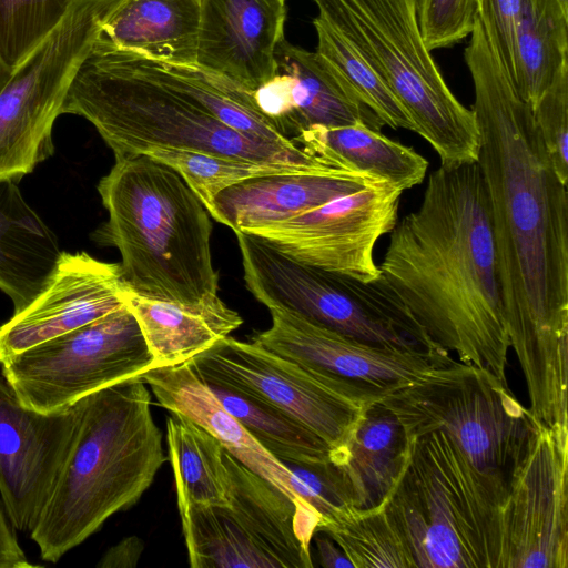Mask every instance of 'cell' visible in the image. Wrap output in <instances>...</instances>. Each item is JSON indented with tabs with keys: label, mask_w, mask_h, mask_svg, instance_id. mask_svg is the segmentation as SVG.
Wrapping results in <instances>:
<instances>
[{
	"label": "cell",
	"mask_w": 568,
	"mask_h": 568,
	"mask_svg": "<svg viewBox=\"0 0 568 568\" xmlns=\"http://www.w3.org/2000/svg\"><path fill=\"white\" fill-rule=\"evenodd\" d=\"M479 133L476 162L488 196L510 347L529 410L567 412L568 190L557 175L532 106L514 88L478 19L464 52Z\"/></svg>",
	"instance_id": "6da1fadb"
},
{
	"label": "cell",
	"mask_w": 568,
	"mask_h": 568,
	"mask_svg": "<svg viewBox=\"0 0 568 568\" xmlns=\"http://www.w3.org/2000/svg\"><path fill=\"white\" fill-rule=\"evenodd\" d=\"M381 278L430 341L507 383L510 348L486 186L477 162L439 166L390 232Z\"/></svg>",
	"instance_id": "7a4b0ae2"
},
{
	"label": "cell",
	"mask_w": 568,
	"mask_h": 568,
	"mask_svg": "<svg viewBox=\"0 0 568 568\" xmlns=\"http://www.w3.org/2000/svg\"><path fill=\"white\" fill-rule=\"evenodd\" d=\"M89 121L115 159L152 149L200 151L313 173L348 171L304 148L253 140L230 128L179 88L161 61L122 49L102 34L80 65L62 114Z\"/></svg>",
	"instance_id": "3957f363"
},
{
	"label": "cell",
	"mask_w": 568,
	"mask_h": 568,
	"mask_svg": "<svg viewBox=\"0 0 568 568\" xmlns=\"http://www.w3.org/2000/svg\"><path fill=\"white\" fill-rule=\"evenodd\" d=\"M98 192L109 217L92 237L119 250L128 290L210 312L231 310L219 296L211 215L178 171L144 154L115 159Z\"/></svg>",
	"instance_id": "277c9868"
},
{
	"label": "cell",
	"mask_w": 568,
	"mask_h": 568,
	"mask_svg": "<svg viewBox=\"0 0 568 568\" xmlns=\"http://www.w3.org/2000/svg\"><path fill=\"white\" fill-rule=\"evenodd\" d=\"M141 377L80 400L73 443L30 537L58 562L108 518L133 506L168 457Z\"/></svg>",
	"instance_id": "5b68a950"
},
{
	"label": "cell",
	"mask_w": 568,
	"mask_h": 568,
	"mask_svg": "<svg viewBox=\"0 0 568 568\" xmlns=\"http://www.w3.org/2000/svg\"><path fill=\"white\" fill-rule=\"evenodd\" d=\"M506 490L436 430L410 439L408 462L384 507L412 568H503Z\"/></svg>",
	"instance_id": "8992f818"
},
{
	"label": "cell",
	"mask_w": 568,
	"mask_h": 568,
	"mask_svg": "<svg viewBox=\"0 0 568 568\" xmlns=\"http://www.w3.org/2000/svg\"><path fill=\"white\" fill-rule=\"evenodd\" d=\"M326 21L387 84L442 166L475 162L474 112L448 88L423 41L413 0H313Z\"/></svg>",
	"instance_id": "52a82bcc"
},
{
	"label": "cell",
	"mask_w": 568,
	"mask_h": 568,
	"mask_svg": "<svg viewBox=\"0 0 568 568\" xmlns=\"http://www.w3.org/2000/svg\"><path fill=\"white\" fill-rule=\"evenodd\" d=\"M409 439L446 434L470 464L507 489L539 420L490 371L454 361L385 394Z\"/></svg>",
	"instance_id": "ba28073f"
},
{
	"label": "cell",
	"mask_w": 568,
	"mask_h": 568,
	"mask_svg": "<svg viewBox=\"0 0 568 568\" xmlns=\"http://www.w3.org/2000/svg\"><path fill=\"white\" fill-rule=\"evenodd\" d=\"M235 235L246 287L267 308L292 311L372 345L444 351L430 341L381 275L363 282L297 262L255 235Z\"/></svg>",
	"instance_id": "9c48e42d"
},
{
	"label": "cell",
	"mask_w": 568,
	"mask_h": 568,
	"mask_svg": "<svg viewBox=\"0 0 568 568\" xmlns=\"http://www.w3.org/2000/svg\"><path fill=\"white\" fill-rule=\"evenodd\" d=\"M230 500L179 509L192 568H312L320 515L248 469L226 449Z\"/></svg>",
	"instance_id": "30bf717a"
},
{
	"label": "cell",
	"mask_w": 568,
	"mask_h": 568,
	"mask_svg": "<svg viewBox=\"0 0 568 568\" xmlns=\"http://www.w3.org/2000/svg\"><path fill=\"white\" fill-rule=\"evenodd\" d=\"M186 363L204 383L254 396L288 414L329 446L337 466L346 460L347 443L365 412L384 396L230 335Z\"/></svg>",
	"instance_id": "8fae6325"
},
{
	"label": "cell",
	"mask_w": 568,
	"mask_h": 568,
	"mask_svg": "<svg viewBox=\"0 0 568 568\" xmlns=\"http://www.w3.org/2000/svg\"><path fill=\"white\" fill-rule=\"evenodd\" d=\"M121 0H75L0 91V179L20 180L53 153L52 129L103 22Z\"/></svg>",
	"instance_id": "7c38bea8"
},
{
	"label": "cell",
	"mask_w": 568,
	"mask_h": 568,
	"mask_svg": "<svg viewBox=\"0 0 568 568\" xmlns=\"http://www.w3.org/2000/svg\"><path fill=\"white\" fill-rule=\"evenodd\" d=\"M154 367L139 323L124 304L4 361L1 375L21 405L53 413Z\"/></svg>",
	"instance_id": "4fadbf2b"
},
{
	"label": "cell",
	"mask_w": 568,
	"mask_h": 568,
	"mask_svg": "<svg viewBox=\"0 0 568 568\" xmlns=\"http://www.w3.org/2000/svg\"><path fill=\"white\" fill-rule=\"evenodd\" d=\"M403 192L378 181L248 234L303 264L372 282L381 275L375 245L395 227Z\"/></svg>",
	"instance_id": "5bb4252c"
},
{
	"label": "cell",
	"mask_w": 568,
	"mask_h": 568,
	"mask_svg": "<svg viewBox=\"0 0 568 568\" xmlns=\"http://www.w3.org/2000/svg\"><path fill=\"white\" fill-rule=\"evenodd\" d=\"M503 568L568 567V429L538 423L501 506Z\"/></svg>",
	"instance_id": "9a60e30c"
},
{
	"label": "cell",
	"mask_w": 568,
	"mask_h": 568,
	"mask_svg": "<svg viewBox=\"0 0 568 568\" xmlns=\"http://www.w3.org/2000/svg\"><path fill=\"white\" fill-rule=\"evenodd\" d=\"M268 311L272 325L254 335L251 342L384 395L455 361L444 351L372 345L315 324L292 311Z\"/></svg>",
	"instance_id": "2e32d148"
},
{
	"label": "cell",
	"mask_w": 568,
	"mask_h": 568,
	"mask_svg": "<svg viewBox=\"0 0 568 568\" xmlns=\"http://www.w3.org/2000/svg\"><path fill=\"white\" fill-rule=\"evenodd\" d=\"M80 400L63 410L24 407L0 376V498L13 528L30 531L74 439Z\"/></svg>",
	"instance_id": "e0dca14e"
},
{
	"label": "cell",
	"mask_w": 568,
	"mask_h": 568,
	"mask_svg": "<svg viewBox=\"0 0 568 568\" xmlns=\"http://www.w3.org/2000/svg\"><path fill=\"white\" fill-rule=\"evenodd\" d=\"M125 290L120 264L63 252L45 288L0 326V364L120 308Z\"/></svg>",
	"instance_id": "ac0fdd59"
},
{
	"label": "cell",
	"mask_w": 568,
	"mask_h": 568,
	"mask_svg": "<svg viewBox=\"0 0 568 568\" xmlns=\"http://www.w3.org/2000/svg\"><path fill=\"white\" fill-rule=\"evenodd\" d=\"M286 0H200L196 65L254 91L276 73Z\"/></svg>",
	"instance_id": "d6986e66"
},
{
	"label": "cell",
	"mask_w": 568,
	"mask_h": 568,
	"mask_svg": "<svg viewBox=\"0 0 568 568\" xmlns=\"http://www.w3.org/2000/svg\"><path fill=\"white\" fill-rule=\"evenodd\" d=\"M359 172L288 173L247 179L213 195L210 215L234 233L281 223L378 182Z\"/></svg>",
	"instance_id": "ffe728a7"
},
{
	"label": "cell",
	"mask_w": 568,
	"mask_h": 568,
	"mask_svg": "<svg viewBox=\"0 0 568 568\" xmlns=\"http://www.w3.org/2000/svg\"><path fill=\"white\" fill-rule=\"evenodd\" d=\"M159 404L181 414L214 437L239 462L285 493L300 508L304 505L293 490V473L287 465L268 453L217 400L210 387L187 363L159 366L141 376Z\"/></svg>",
	"instance_id": "44dd1931"
},
{
	"label": "cell",
	"mask_w": 568,
	"mask_h": 568,
	"mask_svg": "<svg viewBox=\"0 0 568 568\" xmlns=\"http://www.w3.org/2000/svg\"><path fill=\"white\" fill-rule=\"evenodd\" d=\"M275 64L276 72L288 80V113L281 132L288 141L297 143L313 129L357 123L382 131V120L351 93L316 51L294 45L284 37L275 50Z\"/></svg>",
	"instance_id": "7402d4cb"
},
{
	"label": "cell",
	"mask_w": 568,
	"mask_h": 568,
	"mask_svg": "<svg viewBox=\"0 0 568 568\" xmlns=\"http://www.w3.org/2000/svg\"><path fill=\"white\" fill-rule=\"evenodd\" d=\"M62 253L54 233L26 202L16 180L0 179V290L14 312L45 288Z\"/></svg>",
	"instance_id": "603a6c76"
},
{
	"label": "cell",
	"mask_w": 568,
	"mask_h": 568,
	"mask_svg": "<svg viewBox=\"0 0 568 568\" xmlns=\"http://www.w3.org/2000/svg\"><path fill=\"white\" fill-rule=\"evenodd\" d=\"M200 0H121L101 34L115 45L175 64H195Z\"/></svg>",
	"instance_id": "cb8c5ba5"
},
{
	"label": "cell",
	"mask_w": 568,
	"mask_h": 568,
	"mask_svg": "<svg viewBox=\"0 0 568 568\" xmlns=\"http://www.w3.org/2000/svg\"><path fill=\"white\" fill-rule=\"evenodd\" d=\"M410 439L395 415L378 400L368 407L347 443V458L337 466L353 507L382 506L400 478Z\"/></svg>",
	"instance_id": "d4e9b609"
},
{
	"label": "cell",
	"mask_w": 568,
	"mask_h": 568,
	"mask_svg": "<svg viewBox=\"0 0 568 568\" xmlns=\"http://www.w3.org/2000/svg\"><path fill=\"white\" fill-rule=\"evenodd\" d=\"M124 303L139 323L155 367L186 363L243 324L232 308L210 312L139 295L128 288Z\"/></svg>",
	"instance_id": "484cf974"
},
{
	"label": "cell",
	"mask_w": 568,
	"mask_h": 568,
	"mask_svg": "<svg viewBox=\"0 0 568 568\" xmlns=\"http://www.w3.org/2000/svg\"><path fill=\"white\" fill-rule=\"evenodd\" d=\"M297 143L338 168L364 173L402 191L420 184L428 169V161L413 148L362 123L313 129Z\"/></svg>",
	"instance_id": "4316f807"
},
{
	"label": "cell",
	"mask_w": 568,
	"mask_h": 568,
	"mask_svg": "<svg viewBox=\"0 0 568 568\" xmlns=\"http://www.w3.org/2000/svg\"><path fill=\"white\" fill-rule=\"evenodd\" d=\"M171 414L166 420L168 460L174 473L179 509L227 505L230 477L224 446L190 418Z\"/></svg>",
	"instance_id": "83f0119b"
},
{
	"label": "cell",
	"mask_w": 568,
	"mask_h": 568,
	"mask_svg": "<svg viewBox=\"0 0 568 568\" xmlns=\"http://www.w3.org/2000/svg\"><path fill=\"white\" fill-rule=\"evenodd\" d=\"M516 50V91L534 106L568 63V11L558 0H523Z\"/></svg>",
	"instance_id": "f1b7e54d"
},
{
	"label": "cell",
	"mask_w": 568,
	"mask_h": 568,
	"mask_svg": "<svg viewBox=\"0 0 568 568\" xmlns=\"http://www.w3.org/2000/svg\"><path fill=\"white\" fill-rule=\"evenodd\" d=\"M206 385L221 405L281 462L310 466L333 463L329 446L288 414L254 396Z\"/></svg>",
	"instance_id": "f546056e"
},
{
	"label": "cell",
	"mask_w": 568,
	"mask_h": 568,
	"mask_svg": "<svg viewBox=\"0 0 568 568\" xmlns=\"http://www.w3.org/2000/svg\"><path fill=\"white\" fill-rule=\"evenodd\" d=\"M173 82L230 128L280 148H304L281 135L254 106L252 91L196 64L161 61Z\"/></svg>",
	"instance_id": "4dcf8cb0"
},
{
	"label": "cell",
	"mask_w": 568,
	"mask_h": 568,
	"mask_svg": "<svg viewBox=\"0 0 568 568\" xmlns=\"http://www.w3.org/2000/svg\"><path fill=\"white\" fill-rule=\"evenodd\" d=\"M317 531L329 536L354 568H412L408 552L384 504L369 509L352 507Z\"/></svg>",
	"instance_id": "1f68e13d"
},
{
	"label": "cell",
	"mask_w": 568,
	"mask_h": 568,
	"mask_svg": "<svg viewBox=\"0 0 568 568\" xmlns=\"http://www.w3.org/2000/svg\"><path fill=\"white\" fill-rule=\"evenodd\" d=\"M316 52L334 69L351 93L393 129L415 131L403 105L371 65L321 17L313 20Z\"/></svg>",
	"instance_id": "d6a6232c"
},
{
	"label": "cell",
	"mask_w": 568,
	"mask_h": 568,
	"mask_svg": "<svg viewBox=\"0 0 568 568\" xmlns=\"http://www.w3.org/2000/svg\"><path fill=\"white\" fill-rule=\"evenodd\" d=\"M144 155L178 171L204 206L219 191L247 179L273 174L313 173L293 165L260 163L181 149H152Z\"/></svg>",
	"instance_id": "836d02e7"
},
{
	"label": "cell",
	"mask_w": 568,
	"mask_h": 568,
	"mask_svg": "<svg viewBox=\"0 0 568 568\" xmlns=\"http://www.w3.org/2000/svg\"><path fill=\"white\" fill-rule=\"evenodd\" d=\"M75 0H0V57L12 70L63 20Z\"/></svg>",
	"instance_id": "e575fe53"
},
{
	"label": "cell",
	"mask_w": 568,
	"mask_h": 568,
	"mask_svg": "<svg viewBox=\"0 0 568 568\" xmlns=\"http://www.w3.org/2000/svg\"><path fill=\"white\" fill-rule=\"evenodd\" d=\"M536 126L559 179L568 182V63L532 106Z\"/></svg>",
	"instance_id": "d590c367"
},
{
	"label": "cell",
	"mask_w": 568,
	"mask_h": 568,
	"mask_svg": "<svg viewBox=\"0 0 568 568\" xmlns=\"http://www.w3.org/2000/svg\"><path fill=\"white\" fill-rule=\"evenodd\" d=\"M417 24L429 51L449 48L470 36L476 0H413Z\"/></svg>",
	"instance_id": "8d00e7d4"
},
{
	"label": "cell",
	"mask_w": 568,
	"mask_h": 568,
	"mask_svg": "<svg viewBox=\"0 0 568 568\" xmlns=\"http://www.w3.org/2000/svg\"><path fill=\"white\" fill-rule=\"evenodd\" d=\"M477 19L514 88L518 85L516 38L523 0H476Z\"/></svg>",
	"instance_id": "74e56055"
},
{
	"label": "cell",
	"mask_w": 568,
	"mask_h": 568,
	"mask_svg": "<svg viewBox=\"0 0 568 568\" xmlns=\"http://www.w3.org/2000/svg\"><path fill=\"white\" fill-rule=\"evenodd\" d=\"M20 547L0 498V568H32Z\"/></svg>",
	"instance_id": "f35d334b"
},
{
	"label": "cell",
	"mask_w": 568,
	"mask_h": 568,
	"mask_svg": "<svg viewBox=\"0 0 568 568\" xmlns=\"http://www.w3.org/2000/svg\"><path fill=\"white\" fill-rule=\"evenodd\" d=\"M144 544L136 536L123 538L109 548L97 564L98 568H134L143 552Z\"/></svg>",
	"instance_id": "ab89813d"
},
{
	"label": "cell",
	"mask_w": 568,
	"mask_h": 568,
	"mask_svg": "<svg viewBox=\"0 0 568 568\" xmlns=\"http://www.w3.org/2000/svg\"><path fill=\"white\" fill-rule=\"evenodd\" d=\"M315 544L320 564L324 568H354L352 561L325 532L316 531Z\"/></svg>",
	"instance_id": "60d3db41"
},
{
	"label": "cell",
	"mask_w": 568,
	"mask_h": 568,
	"mask_svg": "<svg viewBox=\"0 0 568 568\" xmlns=\"http://www.w3.org/2000/svg\"><path fill=\"white\" fill-rule=\"evenodd\" d=\"M12 69L8 67L0 57V91L3 89L10 79Z\"/></svg>",
	"instance_id": "b9f144b4"
},
{
	"label": "cell",
	"mask_w": 568,
	"mask_h": 568,
	"mask_svg": "<svg viewBox=\"0 0 568 568\" xmlns=\"http://www.w3.org/2000/svg\"><path fill=\"white\" fill-rule=\"evenodd\" d=\"M561 7L568 11V0H558Z\"/></svg>",
	"instance_id": "7bdbcfd3"
}]
</instances>
